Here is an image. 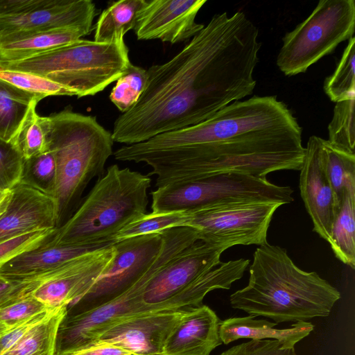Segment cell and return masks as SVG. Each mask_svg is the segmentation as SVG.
I'll list each match as a JSON object with an SVG mask.
<instances>
[{"label": "cell", "instance_id": "6da1fadb", "mask_svg": "<svg viewBox=\"0 0 355 355\" xmlns=\"http://www.w3.org/2000/svg\"><path fill=\"white\" fill-rule=\"evenodd\" d=\"M258 36L242 11L214 15L175 56L146 70L139 100L114 122V142L135 144L200 123L251 95Z\"/></svg>", "mask_w": 355, "mask_h": 355}, {"label": "cell", "instance_id": "7a4b0ae2", "mask_svg": "<svg viewBox=\"0 0 355 355\" xmlns=\"http://www.w3.org/2000/svg\"><path fill=\"white\" fill-rule=\"evenodd\" d=\"M302 130L276 96L234 101L208 119L124 145L114 153L121 162H143L156 187L223 173L266 177L300 171L305 153Z\"/></svg>", "mask_w": 355, "mask_h": 355}, {"label": "cell", "instance_id": "3957f363", "mask_svg": "<svg viewBox=\"0 0 355 355\" xmlns=\"http://www.w3.org/2000/svg\"><path fill=\"white\" fill-rule=\"evenodd\" d=\"M248 283L230 295L232 308L276 323L328 316L341 295L316 272L298 268L286 249L269 243L258 247Z\"/></svg>", "mask_w": 355, "mask_h": 355}, {"label": "cell", "instance_id": "277c9868", "mask_svg": "<svg viewBox=\"0 0 355 355\" xmlns=\"http://www.w3.org/2000/svg\"><path fill=\"white\" fill-rule=\"evenodd\" d=\"M44 122L48 149L55 161L53 199L58 228L78 208L89 182L104 174L114 141L96 116L69 109L44 116Z\"/></svg>", "mask_w": 355, "mask_h": 355}, {"label": "cell", "instance_id": "5b68a950", "mask_svg": "<svg viewBox=\"0 0 355 355\" xmlns=\"http://www.w3.org/2000/svg\"><path fill=\"white\" fill-rule=\"evenodd\" d=\"M150 185L148 175L111 165L49 242L70 247L112 243L119 231L146 213Z\"/></svg>", "mask_w": 355, "mask_h": 355}, {"label": "cell", "instance_id": "8992f818", "mask_svg": "<svg viewBox=\"0 0 355 355\" xmlns=\"http://www.w3.org/2000/svg\"><path fill=\"white\" fill-rule=\"evenodd\" d=\"M128 53L124 40L101 43L79 39L22 60L0 62V69L46 77L80 98L116 81L132 64Z\"/></svg>", "mask_w": 355, "mask_h": 355}, {"label": "cell", "instance_id": "52a82bcc", "mask_svg": "<svg viewBox=\"0 0 355 355\" xmlns=\"http://www.w3.org/2000/svg\"><path fill=\"white\" fill-rule=\"evenodd\" d=\"M163 245L150 267L127 289L112 299L80 311H67L58 330L55 355H72L99 340L117 322L144 313L141 297L151 279L180 252L193 243L183 227L163 232Z\"/></svg>", "mask_w": 355, "mask_h": 355}, {"label": "cell", "instance_id": "ba28073f", "mask_svg": "<svg viewBox=\"0 0 355 355\" xmlns=\"http://www.w3.org/2000/svg\"><path fill=\"white\" fill-rule=\"evenodd\" d=\"M289 186L272 184L266 177L223 173L157 187L150 193L153 212L188 211L234 202H268L282 205L294 200Z\"/></svg>", "mask_w": 355, "mask_h": 355}, {"label": "cell", "instance_id": "9c48e42d", "mask_svg": "<svg viewBox=\"0 0 355 355\" xmlns=\"http://www.w3.org/2000/svg\"><path fill=\"white\" fill-rule=\"evenodd\" d=\"M354 0H320L311 13L285 34L276 64L287 76L304 73L354 37Z\"/></svg>", "mask_w": 355, "mask_h": 355}, {"label": "cell", "instance_id": "30bf717a", "mask_svg": "<svg viewBox=\"0 0 355 355\" xmlns=\"http://www.w3.org/2000/svg\"><path fill=\"white\" fill-rule=\"evenodd\" d=\"M282 205L268 202H234L189 211L187 227L200 241L226 247L267 243V234L275 211Z\"/></svg>", "mask_w": 355, "mask_h": 355}, {"label": "cell", "instance_id": "8fae6325", "mask_svg": "<svg viewBox=\"0 0 355 355\" xmlns=\"http://www.w3.org/2000/svg\"><path fill=\"white\" fill-rule=\"evenodd\" d=\"M96 15L91 0H0V33L78 28L89 34Z\"/></svg>", "mask_w": 355, "mask_h": 355}, {"label": "cell", "instance_id": "7c38bea8", "mask_svg": "<svg viewBox=\"0 0 355 355\" xmlns=\"http://www.w3.org/2000/svg\"><path fill=\"white\" fill-rule=\"evenodd\" d=\"M163 240L162 232L113 242L116 254L112 264L70 308H78L76 311L88 309L124 291L150 267L162 249Z\"/></svg>", "mask_w": 355, "mask_h": 355}, {"label": "cell", "instance_id": "4fadbf2b", "mask_svg": "<svg viewBox=\"0 0 355 355\" xmlns=\"http://www.w3.org/2000/svg\"><path fill=\"white\" fill-rule=\"evenodd\" d=\"M116 248L111 243L90 250L48 273L31 293L47 308H68L80 300L110 266Z\"/></svg>", "mask_w": 355, "mask_h": 355}, {"label": "cell", "instance_id": "5bb4252c", "mask_svg": "<svg viewBox=\"0 0 355 355\" xmlns=\"http://www.w3.org/2000/svg\"><path fill=\"white\" fill-rule=\"evenodd\" d=\"M227 248L198 240L180 252L149 282L141 297L144 313L160 311L168 299L221 261Z\"/></svg>", "mask_w": 355, "mask_h": 355}, {"label": "cell", "instance_id": "9a60e30c", "mask_svg": "<svg viewBox=\"0 0 355 355\" xmlns=\"http://www.w3.org/2000/svg\"><path fill=\"white\" fill-rule=\"evenodd\" d=\"M206 0H145L135 28L139 40L176 44L191 39L205 26L196 17Z\"/></svg>", "mask_w": 355, "mask_h": 355}, {"label": "cell", "instance_id": "2e32d148", "mask_svg": "<svg viewBox=\"0 0 355 355\" xmlns=\"http://www.w3.org/2000/svg\"><path fill=\"white\" fill-rule=\"evenodd\" d=\"M323 139L309 137L300 168V190L313 231L329 242L335 218L333 191L326 172Z\"/></svg>", "mask_w": 355, "mask_h": 355}, {"label": "cell", "instance_id": "e0dca14e", "mask_svg": "<svg viewBox=\"0 0 355 355\" xmlns=\"http://www.w3.org/2000/svg\"><path fill=\"white\" fill-rule=\"evenodd\" d=\"M57 228L54 199L21 183L10 191L0 214V243L35 231Z\"/></svg>", "mask_w": 355, "mask_h": 355}, {"label": "cell", "instance_id": "ac0fdd59", "mask_svg": "<svg viewBox=\"0 0 355 355\" xmlns=\"http://www.w3.org/2000/svg\"><path fill=\"white\" fill-rule=\"evenodd\" d=\"M185 309L152 311L129 317L107 329L99 340L114 343L135 355H162L166 339Z\"/></svg>", "mask_w": 355, "mask_h": 355}, {"label": "cell", "instance_id": "d6986e66", "mask_svg": "<svg viewBox=\"0 0 355 355\" xmlns=\"http://www.w3.org/2000/svg\"><path fill=\"white\" fill-rule=\"evenodd\" d=\"M220 322L208 306L186 309L166 339L162 355H210L222 344Z\"/></svg>", "mask_w": 355, "mask_h": 355}, {"label": "cell", "instance_id": "ffe728a7", "mask_svg": "<svg viewBox=\"0 0 355 355\" xmlns=\"http://www.w3.org/2000/svg\"><path fill=\"white\" fill-rule=\"evenodd\" d=\"M51 239L35 248L14 257L2 265L0 267V284L3 285L13 283L36 284L48 273L74 258L106 245L60 246L51 243L49 242Z\"/></svg>", "mask_w": 355, "mask_h": 355}, {"label": "cell", "instance_id": "44dd1931", "mask_svg": "<svg viewBox=\"0 0 355 355\" xmlns=\"http://www.w3.org/2000/svg\"><path fill=\"white\" fill-rule=\"evenodd\" d=\"M89 35L78 28L24 30L0 33L1 62L22 60Z\"/></svg>", "mask_w": 355, "mask_h": 355}, {"label": "cell", "instance_id": "7402d4cb", "mask_svg": "<svg viewBox=\"0 0 355 355\" xmlns=\"http://www.w3.org/2000/svg\"><path fill=\"white\" fill-rule=\"evenodd\" d=\"M276 322L256 320L252 315L234 317L220 321V339L224 345L241 338L277 340L285 348H294L295 344L308 336L315 326L310 322L297 321L290 327L279 329Z\"/></svg>", "mask_w": 355, "mask_h": 355}, {"label": "cell", "instance_id": "603a6c76", "mask_svg": "<svg viewBox=\"0 0 355 355\" xmlns=\"http://www.w3.org/2000/svg\"><path fill=\"white\" fill-rule=\"evenodd\" d=\"M145 0H121L113 2L103 10L96 23L94 41L101 43L124 40V35L134 29L137 15Z\"/></svg>", "mask_w": 355, "mask_h": 355}, {"label": "cell", "instance_id": "cb8c5ba5", "mask_svg": "<svg viewBox=\"0 0 355 355\" xmlns=\"http://www.w3.org/2000/svg\"><path fill=\"white\" fill-rule=\"evenodd\" d=\"M42 99L0 79V138L11 141L31 106Z\"/></svg>", "mask_w": 355, "mask_h": 355}, {"label": "cell", "instance_id": "d4e9b609", "mask_svg": "<svg viewBox=\"0 0 355 355\" xmlns=\"http://www.w3.org/2000/svg\"><path fill=\"white\" fill-rule=\"evenodd\" d=\"M67 308L62 306L54 309L3 355H55L58 330Z\"/></svg>", "mask_w": 355, "mask_h": 355}, {"label": "cell", "instance_id": "484cf974", "mask_svg": "<svg viewBox=\"0 0 355 355\" xmlns=\"http://www.w3.org/2000/svg\"><path fill=\"white\" fill-rule=\"evenodd\" d=\"M322 148L326 172L333 191L336 216L345 193L355 191V154L341 150L324 139Z\"/></svg>", "mask_w": 355, "mask_h": 355}, {"label": "cell", "instance_id": "4316f807", "mask_svg": "<svg viewBox=\"0 0 355 355\" xmlns=\"http://www.w3.org/2000/svg\"><path fill=\"white\" fill-rule=\"evenodd\" d=\"M355 191H347L336 212L329 243L335 256L355 268Z\"/></svg>", "mask_w": 355, "mask_h": 355}, {"label": "cell", "instance_id": "83f0119b", "mask_svg": "<svg viewBox=\"0 0 355 355\" xmlns=\"http://www.w3.org/2000/svg\"><path fill=\"white\" fill-rule=\"evenodd\" d=\"M323 89L335 103L355 96V37H352L344 49L332 74L326 77Z\"/></svg>", "mask_w": 355, "mask_h": 355}, {"label": "cell", "instance_id": "f1b7e54d", "mask_svg": "<svg viewBox=\"0 0 355 355\" xmlns=\"http://www.w3.org/2000/svg\"><path fill=\"white\" fill-rule=\"evenodd\" d=\"M189 211L146 213L132 221L113 237L112 243L131 237L154 233H162L167 230L187 227Z\"/></svg>", "mask_w": 355, "mask_h": 355}, {"label": "cell", "instance_id": "f546056e", "mask_svg": "<svg viewBox=\"0 0 355 355\" xmlns=\"http://www.w3.org/2000/svg\"><path fill=\"white\" fill-rule=\"evenodd\" d=\"M355 96L336 103L328 125V141L334 146L355 154Z\"/></svg>", "mask_w": 355, "mask_h": 355}, {"label": "cell", "instance_id": "4dcf8cb0", "mask_svg": "<svg viewBox=\"0 0 355 355\" xmlns=\"http://www.w3.org/2000/svg\"><path fill=\"white\" fill-rule=\"evenodd\" d=\"M56 179L55 161L49 149L37 155L24 159L20 182L53 198Z\"/></svg>", "mask_w": 355, "mask_h": 355}, {"label": "cell", "instance_id": "1f68e13d", "mask_svg": "<svg viewBox=\"0 0 355 355\" xmlns=\"http://www.w3.org/2000/svg\"><path fill=\"white\" fill-rule=\"evenodd\" d=\"M36 105L34 103L31 106L17 133L11 141L20 151L24 159L48 150L44 116L37 114Z\"/></svg>", "mask_w": 355, "mask_h": 355}, {"label": "cell", "instance_id": "d6a6232c", "mask_svg": "<svg viewBox=\"0 0 355 355\" xmlns=\"http://www.w3.org/2000/svg\"><path fill=\"white\" fill-rule=\"evenodd\" d=\"M147 79V71L132 64L116 80L110 94L111 102L121 113L127 112L139 100Z\"/></svg>", "mask_w": 355, "mask_h": 355}, {"label": "cell", "instance_id": "836d02e7", "mask_svg": "<svg viewBox=\"0 0 355 355\" xmlns=\"http://www.w3.org/2000/svg\"><path fill=\"white\" fill-rule=\"evenodd\" d=\"M0 79L42 98L49 96H73L62 85L29 72L0 69Z\"/></svg>", "mask_w": 355, "mask_h": 355}, {"label": "cell", "instance_id": "e575fe53", "mask_svg": "<svg viewBox=\"0 0 355 355\" xmlns=\"http://www.w3.org/2000/svg\"><path fill=\"white\" fill-rule=\"evenodd\" d=\"M23 164L17 146L0 138V191H9L20 182Z\"/></svg>", "mask_w": 355, "mask_h": 355}, {"label": "cell", "instance_id": "d590c367", "mask_svg": "<svg viewBox=\"0 0 355 355\" xmlns=\"http://www.w3.org/2000/svg\"><path fill=\"white\" fill-rule=\"evenodd\" d=\"M48 310L51 309L33 296H28L0 309V320L11 330Z\"/></svg>", "mask_w": 355, "mask_h": 355}, {"label": "cell", "instance_id": "8d00e7d4", "mask_svg": "<svg viewBox=\"0 0 355 355\" xmlns=\"http://www.w3.org/2000/svg\"><path fill=\"white\" fill-rule=\"evenodd\" d=\"M56 229L32 232L0 243V267L14 257L45 243Z\"/></svg>", "mask_w": 355, "mask_h": 355}, {"label": "cell", "instance_id": "74e56055", "mask_svg": "<svg viewBox=\"0 0 355 355\" xmlns=\"http://www.w3.org/2000/svg\"><path fill=\"white\" fill-rule=\"evenodd\" d=\"M219 355H298L294 348H285L277 340H250L233 346Z\"/></svg>", "mask_w": 355, "mask_h": 355}, {"label": "cell", "instance_id": "f35d334b", "mask_svg": "<svg viewBox=\"0 0 355 355\" xmlns=\"http://www.w3.org/2000/svg\"><path fill=\"white\" fill-rule=\"evenodd\" d=\"M53 309L48 310L30 318L0 337V355H3L13 347L34 326L46 319Z\"/></svg>", "mask_w": 355, "mask_h": 355}, {"label": "cell", "instance_id": "ab89813d", "mask_svg": "<svg viewBox=\"0 0 355 355\" xmlns=\"http://www.w3.org/2000/svg\"><path fill=\"white\" fill-rule=\"evenodd\" d=\"M72 355H135L130 350L110 341L98 340Z\"/></svg>", "mask_w": 355, "mask_h": 355}, {"label": "cell", "instance_id": "60d3db41", "mask_svg": "<svg viewBox=\"0 0 355 355\" xmlns=\"http://www.w3.org/2000/svg\"><path fill=\"white\" fill-rule=\"evenodd\" d=\"M10 190L0 191V214L3 211L6 206L10 196Z\"/></svg>", "mask_w": 355, "mask_h": 355}, {"label": "cell", "instance_id": "b9f144b4", "mask_svg": "<svg viewBox=\"0 0 355 355\" xmlns=\"http://www.w3.org/2000/svg\"><path fill=\"white\" fill-rule=\"evenodd\" d=\"M10 331L0 320V337Z\"/></svg>", "mask_w": 355, "mask_h": 355}, {"label": "cell", "instance_id": "7bdbcfd3", "mask_svg": "<svg viewBox=\"0 0 355 355\" xmlns=\"http://www.w3.org/2000/svg\"><path fill=\"white\" fill-rule=\"evenodd\" d=\"M0 62H1V60H0Z\"/></svg>", "mask_w": 355, "mask_h": 355}]
</instances>
